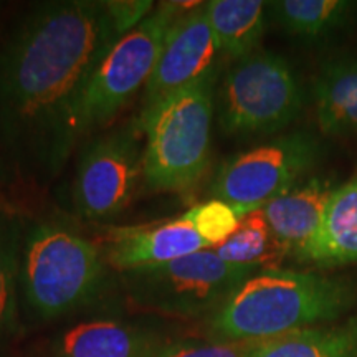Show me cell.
Here are the masks:
<instances>
[{"mask_svg": "<svg viewBox=\"0 0 357 357\" xmlns=\"http://www.w3.org/2000/svg\"><path fill=\"white\" fill-rule=\"evenodd\" d=\"M119 38L105 0H56L35 6L0 48V144L33 182L63 171L93 75Z\"/></svg>", "mask_w": 357, "mask_h": 357, "instance_id": "1", "label": "cell"}, {"mask_svg": "<svg viewBox=\"0 0 357 357\" xmlns=\"http://www.w3.org/2000/svg\"><path fill=\"white\" fill-rule=\"evenodd\" d=\"M354 300L344 280L268 268L248 276L218 306L211 329L218 341L260 342L337 321Z\"/></svg>", "mask_w": 357, "mask_h": 357, "instance_id": "2", "label": "cell"}, {"mask_svg": "<svg viewBox=\"0 0 357 357\" xmlns=\"http://www.w3.org/2000/svg\"><path fill=\"white\" fill-rule=\"evenodd\" d=\"M207 78L178 89L142 111V177L153 190H185L204 176L211 159L213 84Z\"/></svg>", "mask_w": 357, "mask_h": 357, "instance_id": "3", "label": "cell"}, {"mask_svg": "<svg viewBox=\"0 0 357 357\" xmlns=\"http://www.w3.org/2000/svg\"><path fill=\"white\" fill-rule=\"evenodd\" d=\"M105 260L95 243L58 223H42L26 235L20 255V284L32 310L55 319L95 298Z\"/></svg>", "mask_w": 357, "mask_h": 357, "instance_id": "4", "label": "cell"}, {"mask_svg": "<svg viewBox=\"0 0 357 357\" xmlns=\"http://www.w3.org/2000/svg\"><path fill=\"white\" fill-rule=\"evenodd\" d=\"M305 106L296 73L281 55L253 52L229 70L218 95V123L235 136H266L289 126Z\"/></svg>", "mask_w": 357, "mask_h": 357, "instance_id": "5", "label": "cell"}, {"mask_svg": "<svg viewBox=\"0 0 357 357\" xmlns=\"http://www.w3.org/2000/svg\"><path fill=\"white\" fill-rule=\"evenodd\" d=\"M258 268L234 265L212 250L162 265L123 271L128 294L137 306L177 318L218 310Z\"/></svg>", "mask_w": 357, "mask_h": 357, "instance_id": "6", "label": "cell"}, {"mask_svg": "<svg viewBox=\"0 0 357 357\" xmlns=\"http://www.w3.org/2000/svg\"><path fill=\"white\" fill-rule=\"evenodd\" d=\"M197 2H162L139 26L124 35L102 58L83 102L82 136L109 123L146 86L162 52L169 30Z\"/></svg>", "mask_w": 357, "mask_h": 357, "instance_id": "7", "label": "cell"}, {"mask_svg": "<svg viewBox=\"0 0 357 357\" xmlns=\"http://www.w3.org/2000/svg\"><path fill=\"white\" fill-rule=\"evenodd\" d=\"M318 155L319 142L310 132L287 134L227 159L213 178L211 195L245 217L300 184Z\"/></svg>", "mask_w": 357, "mask_h": 357, "instance_id": "8", "label": "cell"}, {"mask_svg": "<svg viewBox=\"0 0 357 357\" xmlns=\"http://www.w3.org/2000/svg\"><path fill=\"white\" fill-rule=\"evenodd\" d=\"M137 121L96 137L83 149L75 178L73 199L86 220H106L131 202L142 176Z\"/></svg>", "mask_w": 357, "mask_h": 357, "instance_id": "9", "label": "cell"}, {"mask_svg": "<svg viewBox=\"0 0 357 357\" xmlns=\"http://www.w3.org/2000/svg\"><path fill=\"white\" fill-rule=\"evenodd\" d=\"M220 53L205 3L182 13L169 30L158 63L147 79L142 111L178 89L217 77Z\"/></svg>", "mask_w": 357, "mask_h": 357, "instance_id": "10", "label": "cell"}, {"mask_svg": "<svg viewBox=\"0 0 357 357\" xmlns=\"http://www.w3.org/2000/svg\"><path fill=\"white\" fill-rule=\"evenodd\" d=\"M212 250L182 215L176 220L111 230L105 240V257L121 271L154 266Z\"/></svg>", "mask_w": 357, "mask_h": 357, "instance_id": "11", "label": "cell"}, {"mask_svg": "<svg viewBox=\"0 0 357 357\" xmlns=\"http://www.w3.org/2000/svg\"><path fill=\"white\" fill-rule=\"evenodd\" d=\"M336 187L329 177L312 176L260 208L288 255L307 263Z\"/></svg>", "mask_w": 357, "mask_h": 357, "instance_id": "12", "label": "cell"}, {"mask_svg": "<svg viewBox=\"0 0 357 357\" xmlns=\"http://www.w3.org/2000/svg\"><path fill=\"white\" fill-rule=\"evenodd\" d=\"M162 339L149 329L96 319L66 329L55 341L56 357H151Z\"/></svg>", "mask_w": 357, "mask_h": 357, "instance_id": "13", "label": "cell"}, {"mask_svg": "<svg viewBox=\"0 0 357 357\" xmlns=\"http://www.w3.org/2000/svg\"><path fill=\"white\" fill-rule=\"evenodd\" d=\"M307 263L318 266L357 263V176L334 189Z\"/></svg>", "mask_w": 357, "mask_h": 357, "instance_id": "14", "label": "cell"}, {"mask_svg": "<svg viewBox=\"0 0 357 357\" xmlns=\"http://www.w3.org/2000/svg\"><path fill=\"white\" fill-rule=\"evenodd\" d=\"M314 101L324 134L357 132V58L324 66L314 84Z\"/></svg>", "mask_w": 357, "mask_h": 357, "instance_id": "15", "label": "cell"}, {"mask_svg": "<svg viewBox=\"0 0 357 357\" xmlns=\"http://www.w3.org/2000/svg\"><path fill=\"white\" fill-rule=\"evenodd\" d=\"M247 357H357V319L312 326L255 342Z\"/></svg>", "mask_w": 357, "mask_h": 357, "instance_id": "16", "label": "cell"}, {"mask_svg": "<svg viewBox=\"0 0 357 357\" xmlns=\"http://www.w3.org/2000/svg\"><path fill=\"white\" fill-rule=\"evenodd\" d=\"M261 0H211L205 2L208 22L222 53L236 60L252 55L265 32Z\"/></svg>", "mask_w": 357, "mask_h": 357, "instance_id": "17", "label": "cell"}, {"mask_svg": "<svg viewBox=\"0 0 357 357\" xmlns=\"http://www.w3.org/2000/svg\"><path fill=\"white\" fill-rule=\"evenodd\" d=\"M268 6L284 32L316 40L344 25L354 3L344 0H280Z\"/></svg>", "mask_w": 357, "mask_h": 357, "instance_id": "18", "label": "cell"}, {"mask_svg": "<svg viewBox=\"0 0 357 357\" xmlns=\"http://www.w3.org/2000/svg\"><path fill=\"white\" fill-rule=\"evenodd\" d=\"M213 252L222 260L234 265L253 266L258 270L276 268L284 257H288L287 250L276 240L261 211L247 213L235 234L220 247L213 248Z\"/></svg>", "mask_w": 357, "mask_h": 357, "instance_id": "19", "label": "cell"}, {"mask_svg": "<svg viewBox=\"0 0 357 357\" xmlns=\"http://www.w3.org/2000/svg\"><path fill=\"white\" fill-rule=\"evenodd\" d=\"M22 231L15 218L0 213V337L10 334L17 316Z\"/></svg>", "mask_w": 357, "mask_h": 357, "instance_id": "20", "label": "cell"}, {"mask_svg": "<svg viewBox=\"0 0 357 357\" xmlns=\"http://www.w3.org/2000/svg\"><path fill=\"white\" fill-rule=\"evenodd\" d=\"M184 217L212 248L225 243L235 234L243 218L235 207L218 199L194 205L184 213Z\"/></svg>", "mask_w": 357, "mask_h": 357, "instance_id": "21", "label": "cell"}, {"mask_svg": "<svg viewBox=\"0 0 357 357\" xmlns=\"http://www.w3.org/2000/svg\"><path fill=\"white\" fill-rule=\"evenodd\" d=\"M255 342L230 341H200V339H181L164 341L151 357H247Z\"/></svg>", "mask_w": 357, "mask_h": 357, "instance_id": "22", "label": "cell"}, {"mask_svg": "<svg viewBox=\"0 0 357 357\" xmlns=\"http://www.w3.org/2000/svg\"><path fill=\"white\" fill-rule=\"evenodd\" d=\"M105 7L119 37L132 32L154 12L153 0H105Z\"/></svg>", "mask_w": 357, "mask_h": 357, "instance_id": "23", "label": "cell"}, {"mask_svg": "<svg viewBox=\"0 0 357 357\" xmlns=\"http://www.w3.org/2000/svg\"><path fill=\"white\" fill-rule=\"evenodd\" d=\"M0 6H2V3H0Z\"/></svg>", "mask_w": 357, "mask_h": 357, "instance_id": "24", "label": "cell"}]
</instances>
